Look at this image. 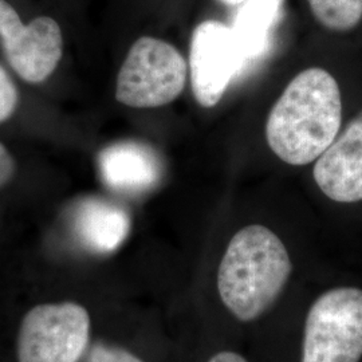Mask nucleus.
I'll return each mask as SVG.
<instances>
[{
  "label": "nucleus",
  "mask_w": 362,
  "mask_h": 362,
  "mask_svg": "<svg viewBox=\"0 0 362 362\" xmlns=\"http://www.w3.org/2000/svg\"><path fill=\"white\" fill-rule=\"evenodd\" d=\"M342 121L336 78L320 67L299 73L274 105L266 124L272 152L290 165H306L334 143Z\"/></svg>",
  "instance_id": "1"
},
{
  "label": "nucleus",
  "mask_w": 362,
  "mask_h": 362,
  "mask_svg": "<svg viewBox=\"0 0 362 362\" xmlns=\"http://www.w3.org/2000/svg\"><path fill=\"white\" fill-rule=\"evenodd\" d=\"M293 272L284 242L270 228L252 224L233 235L218 272V291L226 309L242 322L270 310Z\"/></svg>",
  "instance_id": "2"
},
{
  "label": "nucleus",
  "mask_w": 362,
  "mask_h": 362,
  "mask_svg": "<svg viewBox=\"0 0 362 362\" xmlns=\"http://www.w3.org/2000/svg\"><path fill=\"white\" fill-rule=\"evenodd\" d=\"M64 10L57 0H0V52L23 83L45 85L62 64Z\"/></svg>",
  "instance_id": "3"
},
{
  "label": "nucleus",
  "mask_w": 362,
  "mask_h": 362,
  "mask_svg": "<svg viewBox=\"0 0 362 362\" xmlns=\"http://www.w3.org/2000/svg\"><path fill=\"white\" fill-rule=\"evenodd\" d=\"M187 76V62L173 45L144 35L134 40L119 67L117 103L132 109L165 106L182 93Z\"/></svg>",
  "instance_id": "4"
},
{
  "label": "nucleus",
  "mask_w": 362,
  "mask_h": 362,
  "mask_svg": "<svg viewBox=\"0 0 362 362\" xmlns=\"http://www.w3.org/2000/svg\"><path fill=\"white\" fill-rule=\"evenodd\" d=\"M362 290L336 287L315 299L308 313L302 362H360Z\"/></svg>",
  "instance_id": "5"
},
{
  "label": "nucleus",
  "mask_w": 362,
  "mask_h": 362,
  "mask_svg": "<svg viewBox=\"0 0 362 362\" xmlns=\"http://www.w3.org/2000/svg\"><path fill=\"white\" fill-rule=\"evenodd\" d=\"M90 329V315L77 302L37 305L19 326L18 362H78L88 349Z\"/></svg>",
  "instance_id": "6"
},
{
  "label": "nucleus",
  "mask_w": 362,
  "mask_h": 362,
  "mask_svg": "<svg viewBox=\"0 0 362 362\" xmlns=\"http://www.w3.org/2000/svg\"><path fill=\"white\" fill-rule=\"evenodd\" d=\"M247 64L231 27L219 21H206L194 28L189 50L191 82L194 98L203 107L219 104L231 81Z\"/></svg>",
  "instance_id": "7"
},
{
  "label": "nucleus",
  "mask_w": 362,
  "mask_h": 362,
  "mask_svg": "<svg viewBox=\"0 0 362 362\" xmlns=\"http://www.w3.org/2000/svg\"><path fill=\"white\" fill-rule=\"evenodd\" d=\"M314 180L333 202H361L362 112L318 157L314 167Z\"/></svg>",
  "instance_id": "8"
},
{
  "label": "nucleus",
  "mask_w": 362,
  "mask_h": 362,
  "mask_svg": "<svg viewBox=\"0 0 362 362\" xmlns=\"http://www.w3.org/2000/svg\"><path fill=\"white\" fill-rule=\"evenodd\" d=\"M98 169L105 184L119 192H143L161 176V164L155 152L134 141L113 144L98 156Z\"/></svg>",
  "instance_id": "9"
},
{
  "label": "nucleus",
  "mask_w": 362,
  "mask_h": 362,
  "mask_svg": "<svg viewBox=\"0 0 362 362\" xmlns=\"http://www.w3.org/2000/svg\"><path fill=\"white\" fill-rule=\"evenodd\" d=\"M74 228L79 240L93 252L110 254L129 235V215L104 199L89 197L78 206Z\"/></svg>",
  "instance_id": "10"
},
{
  "label": "nucleus",
  "mask_w": 362,
  "mask_h": 362,
  "mask_svg": "<svg viewBox=\"0 0 362 362\" xmlns=\"http://www.w3.org/2000/svg\"><path fill=\"white\" fill-rule=\"evenodd\" d=\"M282 11L266 0H246L233 19V35L247 62L260 58L270 47L274 27Z\"/></svg>",
  "instance_id": "11"
},
{
  "label": "nucleus",
  "mask_w": 362,
  "mask_h": 362,
  "mask_svg": "<svg viewBox=\"0 0 362 362\" xmlns=\"http://www.w3.org/2000/svg\"><path fill=\"white\" fill-rule=\"evenodd\" d=\"M311 13L332 31H349L362 19V0H308Z\"/></svg>",
  "instance_id": "12"
},
{
  "label": "nucleus",
  "mask_w": 362,
  "mask_h": 362,
  "mask_svg": "<svg viewBox=\"0 0 362 362\" xmlns=\"http://www.w3.org/2000/svg\"><path fill=\"white\" fill-rule=\"evenodd\" d=\"M89 362H144L136 354L121 346L100 342L93 346Z\"/></svg>",
  "instance_id": "13"
},
{
  "label": "nucleus",
  "mask_w": 362,
  "mask_h": 362,
  "mask_svg": "<svg viewBox=\"0 0 362 362\" xmlns=\"http://www.w3.org/2000/svg\"><path fill=\"white\" fill-rule=\"evenodd\" d=\"M208 362H248L243 356L235 353V351H230V350H224L220 351L218 354L212 356Z\"/></svg>",
  "instance_id": "14"
},
{
  "label": "nucleus",
  "mask_w": 362,
  "mask_h": 362,
  "mask_svg": "<svg viewBox=\"0 0 362 362\" xmlns=\"http://www.w3.org/2000/svg\"><path fill=\"white\" fill-rule=\"evenodd\" d=\"M223 4H226V6H231V7H235V6H242L246 0H220Z\"/></svg>",
  "instance_id": "15"
},
{
  "label": "nucleus",
  "mask_w": 362,
  "mask_h": 362,
  "mask_svg": "<svg viewBox=\"0 0 362 362\" xmlns=\"http://www.w3.org/2000/svg\"><path fill=\"white\" fill-rule=\"evenodd\" d=\"M266 1L272 3V6H275V7L279 8V10L284 8V3H285V0H266Z\"/></svg>",
  "instance_id": "16"
},
{
  "label": "nucleus",
  "mask_w": 362,
  "mask_h": 362,
  "mask_svg": "<svg viewBox=\"0 0 362 362\" xmlns=\"http://www.w3.org/2000/svg\"><path fill=\"white\" fill-rule=\"evenodd\" d=\"M57 1H58L65 10L69 7V4H71V0H57Z\"/></svg>",
  "instance_id": "17"
}]
</instances>
